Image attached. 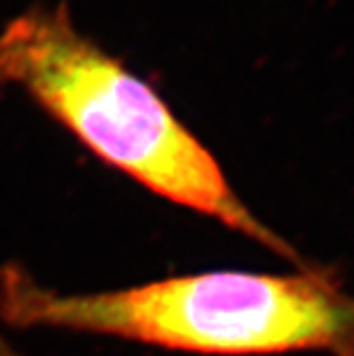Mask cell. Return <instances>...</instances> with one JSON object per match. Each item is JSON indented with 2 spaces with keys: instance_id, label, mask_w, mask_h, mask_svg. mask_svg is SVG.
Here are the masks:
<instances>
[{
  "instance_id": "obj_2",
  "label": "cell",
  "mask_w": 354,
  "mask_h": 356,
  "mask_svg": "<svg viewBox=\"0 0 354 356\" xmlns=\"http://www.w3.org/2000/svg\"><path fill=\"white\" fill-rule=\"evenodd\" d=\"M0 318L17 329L120 337L205 356H354V295L327 267L207 271L67 295L26 269H0Z\"/></svg>"
},
{
  "instance_id": "obj_1",
  "label": "cell",
  "mask_w": 354,
  "mask_h": 356,
  "mask_svg": "<svg viewBox=\"0 0 354 356\" xmlns=\"http://www.w3.org/2000/svg\"><path fill=\"white\" fill-rule=\"evenodd\" d=\"M0 86L24 92L103 165L165 201L220 222L295 269L316 265L250 211L163 94L83 35L64 3L32 5L0 30Z\"/></svg>"
}]
</instances>
